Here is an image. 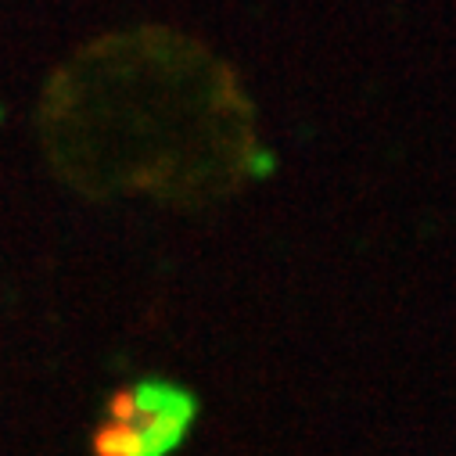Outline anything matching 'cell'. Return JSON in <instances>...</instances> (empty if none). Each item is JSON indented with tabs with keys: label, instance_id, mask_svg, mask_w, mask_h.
<instances>
[{
	"label": "cell",
	"instance_id": "obj_1",
	"mask_svg": "<svg viewBox=\"0 0 456 456\" xmlns=\"http://www.w3.org/2000/svg\"><path fill=\"white\" fill-rule=\"evenodd\" d=\"M194 399L166 381H137L108 399L97 456H166L194 420Z\"/></svg>",
	"mask_w": 456,
	"mask_h": 456
}]
</instances>
